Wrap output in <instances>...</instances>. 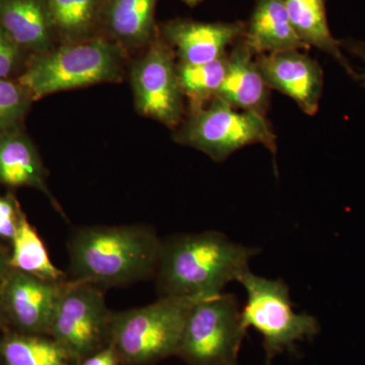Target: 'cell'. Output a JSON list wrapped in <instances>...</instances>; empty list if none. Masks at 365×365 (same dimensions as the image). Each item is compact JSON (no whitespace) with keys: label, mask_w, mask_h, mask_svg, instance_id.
I'll list each match as a JSON object with an SVG mask.
<instances>
[{"label":"cell","mask_w":365,"mask_h":365,"mask_svg":"<svg viewBox=\"0 0 365 365\" xmlns=\"http://www.w3.org/2000/svg\"><path fill=\"white\" fill-rule=\"evenodd\" d=\"M160 248L162 240L146 225L76 228L67 242L69 280L115 287L148 279L157 271Z\"/></svg>","instance_id":"cell-1"},{"label":"cell","mask_w":365,"mask_h":365,"mask_svg":"<svg viewBox=\"0 0 365 365\" xmlns=\"http://www.w3.org/2000/svg\"><path fill=\"white\" fill-rule=\"evenodd\" d=\"M259 250L235 244L217 232L180 235L162 241L155 276L160 297L207 299L249 270Z\"/></svg>","instance_id":"cell-2"},{"label":"cell","mask_w":365,"mask_h":365,"mask_svg":"<svg viewBox=\"0 0 365 365\" xmlns=\"http://www.w3.org/2000/svg\"><path fill=\"white\" fill-rule=\"evenodd\" d=\"M104 36L57 45L26 62L16 81L34 101L59 91L121 81L126 55Z\"/></svg>","instance_id":"cell-3"},{"label":"cell","mask_w":365,"mask_h":365,"mask_svg":"<svg viewBox=\"0 0 365 365\" xmlns=\"http://www.w3.org/2000/svg\"><path fill=\"white\" fill-rule=\"evenodd\" d=\"M160 297L148 306L112 313L110 339L122 365H150L176 355L185 322L198 300Z\"/></svg>","instance_id":"cell-4"},{"label":"cell","mask_w":365,"mask_h":365,"mask_svg":"<svg viewBox=\"0 0 365 365\" xmlns=\"http://www.w3.org/2000/svg\"><path fill=\"white\" fill-rule=\"evenodd\" d=\"M247 292L242 323L258 331L263 337L266 365L283 353H294L297 344L313 340L319 332L318 319L311 314H297L284 281L271 280L247 270L237 279Z\"/></svg>","instance_id":"cell-5"},{"label":"cell","mask_w":365,"mask_h":365,"mask_svg":"<svg viewBox=\"0 0 365 365\" xmlns=\"http://www.w3.org/2000/svg\"><path fill=\"white\" fill-rule=\"evenodd\" d=\"M246 333L235 295L198 300L185 322L176 356L188 365H239Z\"/></svg>","instance_id":"cell-6"},{"label":"cell","mask_w":365,"mask_h":365,"mask_svg":"<svg viewBox=\"0 0 365 365\" xmlns=\"http://www.w3.org/2000/svg\"><path fill=\"white\" fill-rule=\"evenodd\" d=\"M175 139L202 151L216 163L252 144H263L273 155L276 153V136L265 117L235 109L218 98L190 112Z\"/></svg>","instance_id":"cell-7"},{"label":"cell","mask_w":365,"mask_h":365,"mask_svg":"<svg viewBox=\"0 0 365 365\" xmlns=\"http://www.w3.org/2000/svg\"><path fill=\"white\" fill-rule=\"evenodd\" d=\"M111 317L97 285L67 280L49 336L78 364L109 344Z\"/></svg>","instance_id":"cell-8"},{"label":"cell","mask_w":365,"mask_h":365,"mask_svg":"<svg viewBox=\"0 0 365 365\" xmlns=\"http://www.w3.org/2000/svg\"><path fill=\"white\" fill-rule=\"evenodd\" d=\"M130 83L137 111L143 116L176 128L184 119V93L172 48L157 38L130 66Z\"/></svg>","instance_id":"cell-9"},{"label":"cell","mask_w":365,"mask_h":365,"mask_svg":"<svg viewBox=\"0 0 365 365\" xmlns=\"http://www.w3.org/2000/svg\"><path fill=\"white\" fill-rule=\"evenodd\" d=\"M66 283L9 268L0 283V309L4 318L21 333L49 336Z\"/></svg>","instance_id":"cell-10"},{"label":"cell","mask_w":365,"mask_h":365,"mask_svg":"<svg viewBox=\"0 0 365 365\" xmlns=\"http://www.w3.org/2000/svg\"><path fill=\"white\" fill-rule=\"evenodd\" d=\"M247 23H203L176 19L158 26L160 38L180 63L199 66L222 58L230 46L245 38Z\"/></svg>","instance_id":"cell-11"},{"label":"cell","mask_w":365,"mask_h":365,"mask_svg":"<svg viewBox=\"0 0 365 365\" xmlns=\"http://www.w3.org/2000/svg\"><path fill=\"white\" fill-rule=\"evenodd\" d=\"M256 62L269 88L292 98L309 116L318 112L324 86L323 71L318 62L300 50L257 55Z\"/></svg>","instance_id":"cell-12"},{"label":"cell","mask_w":365,"mask_h":365,"mask_svg":"<svg viewBox=\"0 0 365 365\" xmlns=\"http://www.w3.org/2000/svg\"><path fill=\"white\" fill-rule=\"evenodd\" d=\"M256 56L244 38L232 46L227 53V74L215 98L235 109L265 117L270 88L262 76Z\"/></svg>","instance_id":"cell-13"},{"label":"cell","mask_w":365,"mask_h":365,"mask_svg":"<svg viewBox=\"0 0 365 365\" xmlns=\"http://www.w3.org/2000/svg\"><path fill=\"white\" fill-rule=\"evenodd\" d=\"M158 0H106L101 35L125 51L144 49L157 38Z\"/></svg>","instance_id":"cell-14"},{"label":"cell","mask_w":365,"mask_h":365,"mask_svg":"<svg viewBox=\"0 0 365 365\" xmlns=\"http://www.w3.org/2000/svg\"><path fill=\"white\" fill-rule=\"evenodd\" d=\"M0 185L9 188H34L49 198L58 212L59 204L47 185V170L35 144L21 128L0 134Z\"/></svg>","instance_id":"cell-15"},{"label":"cell","mask_w":365,"mask_h":365,"mask_svg":"<svg viewBox=\"0 0 365 365\" xmlns=\"http://www.w3.org/2000/svg\"><path fill=\"white\" fill-rule=\"evenodd\" d=\"M0 26L31 56L58 45L45 0H0Z\"/></svg>","instance_id":"cell-16"},{"label":"cell","mask_w":365,"mask_h":365,"mask_svg":"<svg viewBox=\"0 0 365 365\" xmlns=\"http://www.w3.org/2000/svg\"><path fill=\"white\" fill-rule=\"evenodd\" d=\"M244 40L256 55L309 49L294 32L284 0H257Z\"/></svg>","instance_id":"cell-17"},{"label":"cell","mask_w":365,"mask_h":365,"mask_svg":"<svg viewBox=\"0 0 365 365\" xmlns=\"http://www.w3.org/2000/svg\"><path fill=\"white\" fill-rule=\"evenodd\" d=\"M290 23L297 37L307 46L316 47L334 57L351 78L357 74L341 52L339 41L331 34L327 20L326 0H284Z\"/></svg>","instance_id":"cell-18"},{"label":"cell","mask_w":365,"mask_h":365,"mask_svg":"<svg viewBox=\"0 0 365 365\" xmlns=\"http://www.w3.org/2000/svg\"><path fill=\"white\" fill-rule=\"evenodd\" d=\"M106 0H45L57 43L81 42L101 35Z\"/></svg>","instance_id":"cell-19"},{"label":"cell","mask_w":365,"mask_h":365,"mask_svg":"<svg viewBox=\"0 0 365 365\" xmlns=\"http://www.w3.org/2000/svg\"><path fill=\"white\" fill-rule=\"evenodd\" d=\"M11 242L13 251L7 259L9 268L47 280H66V274L53 264L44 242L24 212Z\"/></svg>","instance_id":"cell-20"},{"label":"cell","mask_w":365,"mask_h":365,"mask_svg":"<svg viewBox=\"0 0 365 365\" xmlns=\"http://www.w3.org/2000/svg\"><path fill=\"white\" fill-rule=\"evenodd\" d=\"M6 365H69L71 357L50 336L11 334L0 340Z\"/></svg>","instance_id":"cell-21"},{"label":"cell","mask_w":365,"mask_h":365,"mask_svg":"<svg viewBox=\"0 0 365 365\" xmlns=\"http://www.w3.org/2000/svg\"><path fill=\"white\" fill-rule=\"evenodd\" d=\"M227 54L222 58L199 64L177 62V73L184 97L188 98L190 112L205 107L217 95L227 74Z\"/></svg>","instance_id":"cell-22"},{"label":"cell","mask_w":365,"mask_h":365,"mask_svg":"<svg viewBox=\"0 0 365 365\" xmlns=\"http://www.w3.org/2000/svg\"><path fill=\"white\" fill-rule=\"evenodd\" d=\"M33 102L18 81L0 78V134L21 128Z\"/></svg>","instance_id":"cell-23"},{"label":"cell","mask_w":365,"mask_h":365,"mask_svg":"<svg viewBox=\"0 0 365 365\" xmlns=\"http://www.w3.org/2000/svg\"><path fill=\"white\" fill-rule=\"evenodd\" d=\"M26 53L0 26V78L14 79L21 73ZM19 78V76H18Z\"/></svg>","instance_id":"cell-24"},{"label":"cell","mask_w":365,"mask_h":365,"mask_svg":"<svg viewBox=\"0 0 365 365\" xmlns=\"http://www.w3.org/2000/svg\"><path fill=\"white\" fill-rule=\"evenodd\" d=\"M23 211L13 195L0 196V237L13 241Z\"/></svg>","instance_id":"cell-25"},{"label":"cell","mask_w":365,"mask_h":365,"mask_svg":"<svg viewBox=\"0 0 365 365\" xmlns=\"http://www.w3.org/2000/svg\"><path fill=\"white\" fill-rule=\"evenodd\" d=\"M78 365H120V360L114 346L109 343L102 349L81 360Z\"/></svg>","instance_id":"cell-26"},{"label":"cell","mask_w":365,"mask_h":365,"mask_svg":"<svg viewBox=\"0 0 365 365\" xmlns=\"http://www.w3.org/2000/svg\"><path fill=\"white\" fill-rule=\"evenodd\" d=\"M340 47L344 48L348 52L359 57L365 63V42L353 39L339 41ZM359 81H362V86L365 88V71L364 74H359Z\"/></svg>","instance_id":"cell-27"},{"label":"cell","mask_w":365,"mask_h":365,"mask_svg":"<svg viewBox=\"0 0 365 365\" xmlns=\"http://www.w3.org/2000/svg\"><path fill=\"white\" fill-rule=\"evenodd\" d=\"M7 259L4 258V257L0 254V283L4 280V276H6V274L9 269V263H7Z\"/></svg>","instance_id":"cell-28"},{"label":"cell","mask_w":365,"mask_h":365,"mask_svg":"<svg viewBox=\"0 0 365 365\" xmlns=\"http://www.w3.org/2000/svg\"><path fill=\"white\" fill-rule=\"evenodd\" d=\"M182 2L189 6L190 7H195L198 6L200 2H202L203 0H182Z\"/></svg>","instance_id":"cell-29"},{"label":"cell","mask_w":365,"mask_h":365,"mask_svg":"<svg viewBox=\"0 0 365 365\" xmlns=\"http://www.w3.org/2000/svg\"><path fill=\"white\" fill-rule=\"evenodd\" d=\"M4 314H2L1 309H0V326L2 325V322H4Z\"/></svg>","instance_id":"cell-30"}]
</instances>
